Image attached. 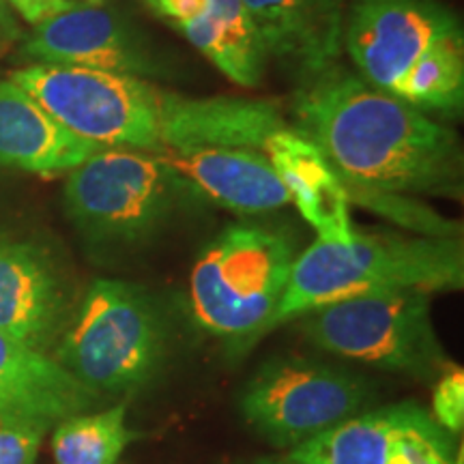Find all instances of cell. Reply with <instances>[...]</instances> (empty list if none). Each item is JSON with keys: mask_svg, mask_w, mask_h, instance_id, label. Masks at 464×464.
<instances>
[{"mask_svg": "<svg viewBox=\"0 0 464 464\" xmlns=\"http://www.w3.org/2000/svg\"><path fill=\"white\" fill-rule=\"evenodd\" d=\"M301 136L314 142L355 194L462 196V147L450 125L370 86L327 69L307 80L295 103Z\"/></svg>", "mask_w": 464, "mask_h": 464, "instance_id": "cell-1", "label": "cell"}, {"mask_svg": "<svg viewBox=\"0 0 464 464\" xmlns=\"http://www.w3.org/2000/svg\"><path fill=\"white\" fill-rule=\"evenodd\" d=\"M462 284L464 252L456 237L355 230L346 246L316 239L295 258L286 290L263 338L338 301L393 290L445 293L460 290Z\"/></svg>", "mask_w": 464, "mask_h": 464, "instance_id": "cell-2", "label": "cell"}, {"mask_svg": "<svg viewBox=\"0 0 464 464\" xmlns=\"http://www.w3.org/2000/svg\"><path fill=\"white\" fill-rule=\"evenodd\" d=\"M170 342V321L149 288L97 280L52 357L95 398L131 396L160 374Z\"/></svg>", "mask_w": 464, "mask_h": 464, "instance_id": "cell-3", "label": "cell"}, {"mask_svg": "<svg viewBox=\"0 0 464 464\" xmlns=\"http://www.w3.org/2000/svg\"><path fill=\"white\" fill-rule=\"evenodd\" d=\"M295 258V241L284 230L258 224L226 228L191 269L194 323L232 351L252 348L280 304Z\"/></svg>", "mask_w": 464, "mask_h": 464, "instance_id": "cell-4", "label": "cell"}, {"mask_svg": "<svg viewBox=\"0 0 464 464\" xmlns=\"http://www.w3.org/2000/svg\"><path fill=\"white\" fill-rule=\"evenodd\" d=\"M188 189L155 153L103 149L69 172L63 200L92 246L131 249L170 222Z\"/></svg>", "mask_w": 464, "mask_h": 464, "instance_id": "cell-5", "label": "cell"}, {"mask_svg": "<svg viewBox=\"0 0 464 464\" xmlns=\"http://www.w3.org/2000/svg\"><path fill=\"white\" fill-rule=\"evenodd\" d=\"M301 332L329 355L434 382L451 363L430 314V293L393 290L338 301L301 316Z\"/></svg>", "mask_w": 464, "mask_h": 464, "instance_id": "cell-6", "label": "cell"}, {"mask_svg": "<svg viewBox=\"0 0 464 464\" xmlns=\"http://www.w3.org/2000/svg\"><path fill=\"white\" fill-rule=\"evenodd\" d=\"M63 127L102 149L160 153V86L100 69L28 65L9 75Z\"/></svg>", "mask_w": 464, "mask_h": 464, "instance_id": "cell-7", "label": "cell"}, {"mask_svg": "<svg viewBox=\"0 0 464 464\" xmlns=\"http://www.w3.org/2000/svg\"><path fill=\"white\" fill-rule=\"evenodd\" d=\"M374 400L363 376L301 355L260 365L239 393L246 423L277 450H293L362 413Z\"/></svg>", "mask_w": 464, "mask_h": 464, "instance_id": "cell-8", "label": "cell"}, {"mask_svg": "<svg viewBox=\"0 0 464 464\" xmlns=\"http://www.w3.org/2000/svg\"><path fill=\"white\" fill-rule=\"evenodd\" d=\"M458 33L460 17L437 0H348L344 50L359 78L393 95L428 50Z\"/></svg>", "mask_w": 464, "mask_h": 464, "instance_id": "cell-9", "label": "cell"}, {"mask_svg": "<svg viewBox=\"0 0 464 464\" xmlns=\"http://www.w3.org/2000/svg\"><path fill=\"white\" fill-rule=\"evenodd\" d=\"M458 454L430 411L398 402L365 409L282 458L288 464H456Z\"/></svg>", "mask_w": 464, "mask_h": 464, "instance_id": "cell-10", "label": "cell"}, {"mask_svg": "<svg viewBox=\"0 0 464 464\" xmlns=\"http://www.w3.org/2000/svg\"><path fill=\"white\" fill-rule=\"evenodd\" d=\"M33 65L100 69L147 78L164 72L155 52L131 26L100 0L72 3L34 24L22 45Z\"/></svg>", "mask_w": 464, "mask_h": 464, "instance_id": "cell-11", "label": "cell"}, {"mask_svg": "<svg viewBox=\"0 0 464 464\" xmlns=\"http://www.w3.org/2000/svg\"><path fill=\"white\" fill-rule=\"evenodd\" d=\"M67 324V290L54 260L31 241L0 239V332L50 355Z\"/></svg>", "mask_w": 464, "mask_h": 464, "instance_id": "cell-12", "label": "cell"}, {"mask_svg": "<svg viewBox=\"0 0 464 464\" xmlns=\"http://www.w3.org/2000/svg\"><path fill=\"white\" fill-rule=\"evenodd\" d=\"M282 110L274 102L243 97H183L161 91L160 150L188 153L200 149L263 150L284 130Z\"/></svg>", "mask_w": 464, "mask_h": 464, "instance_id": "cell-13", "label": "cell"}, {"mask_svg": "<svg viewBox=\"0 0 464 464\" xmlns=\"http://www.w3.org/2000/svg\"><path fill=\"white\" fill-rule=\"evenodd\" d=\"M265 56L312 80L344 50L348 0H243Z\"/></svg>", "mask_w": 464, "mask_h": 464, "instance_id": "cell-14", "label": "cell"}, {"mask_svg": "<svg viewBox=\"0 0 464 464\" xmlns=\"http://www.w3.org/2000/svg\"><path fill=\"white\" fill-rule=\"evenodd\" d=\"M95 402L54 357L0 332V426L34 423L50 430Z\"/></svg>", "mask_w": 464, "mask_h": 464, "instance_id": "cell-15", "label": "cell"}, {"mask_svg": "<svg viewBox=\"0 0 464 464\" xmlns=\"http://www.w3.org/2000/svg\"><path fill=\"white\" fill-rule=\"evenodd\" d=\"M174 174L216 205L241 216H260L290 205L286 189L263 150L200 149L155 153Z\"/></svg>", "mask_w": 464, "mask_h": 464, "instance_id": "cell-16", "label": "cell"}, {"mask_svg": "<svg viewBox=\"0 0 464 464\" xmlns=\"http://www.w3.org/2000/svg\"><path fill=\"white\" fill-rule=\"evenodd\" d=\"M265 153L286 189L290 205L312 226L318 241L346 246L355 235L344 181L314 142L284 127L265 144Z\"/></svg>", "mask_w": 464, "mask_h": 464, "instance_id": "cell-17", "label": "cell"}, {"mask_svg": "<svg viewBox=\"0 0 464 464\" xmlns=\"http://www.w3.org/2000/svg\"><path fill=\"white\" fill-rule=\"evenodd\" d=\"M103 150L63 127L11 80H0V166L56 177Z\"/></svg>", "mask_w": 464, "mask_h": 464, "instance_id": "cell-18", "label": "cell"}, {"mask_svg": "<svg viewBox=\"0 0 464 464\" xmlns=\"http://www.w3.org/2000/svg\"><path fill=\"white\" fill-rule=\"evenodd\" d=\"M179 28L232 82H260L266 56L243 0H207L205 14Z\"/></svg>", "mask_w": 464, "mask_h": 464, "instance_id": "cell-19", "label": "cell"}, {"mask_svg": "<svg viewBox=\"0 0 464 464\" xmlns=\"http://www.w3.org/2000/svg\"><path fill=\"white\" fill-rule=\"evenodd\" d=\"M393 97L421 112L460 116L464 106V34H451L428 50L404 75Z\"/></svg>", "mask_w": 464, "mask_h": 464, "instance_id": "cell-20", "label": "cell"}, {"mask_svg": "<svg viewBox=\"0 0 464 464\" xmlns=\"http://www.w3.org/2000/svg\"><path fill=\"white\" fill-rule=\"evenodd\" d=\"M131 437L125 402L84 411L56 423L52 456L54 464H119Z\"/></svg>", "mask_w": 464, "mask_h": 464, "instance_id": "cell-21", "label": "cell"}, {"mask_svg": "<svg viewBox=\"0 0 464 464\" xmlns=\"http://www.w3.org/2000/svg\"><path fill=\"white\" fill-rule=\"evenodd\" d=\"M430 415L443 430L460 434L464 428V372L460 365L450 363L432 382Z\"/></svg>", "mask_w": 464, "mask_h": 464, "instance_id": "cell-22", "label": "cell"}, {"mask_svg": "<svg viewBox=\"0 0 464 464\" xmlns=\"http://www.w3.org/2000/svg\"><path fill=\"white\" fill-rule=\"evenodd\" d=\"M48 428L34 423L0 426V464H34Z\"/></svg>", "mask_w": 464, "mask_h": 464, "instance_id": "cell-23", "label": "cell"}, {"mask_svg": "<svg viewBox=\"0 0 464 464\" xmlns=\"http://www.w3.org/2000/svg\"><path fill=\"white\" fill-rule=\"evenodd\" d=\"M11 11L22 15L28 24H39V22L48 20V17L65 11L72 0H5Z\"/></svg>", "mask_w": 464, "mask_h": 464, "instance_id": "cell-24", "label": "cell"}, {"mask_svg": "<svg viewBox=\"0 0 464 464\" xmlns=\"http://www.w3.org/2000/svg\"><path fill=\"white\" fill-rule=\"evenodd\" d=\"M205 9L207 0H160L158 14L170 17L177 26H183L205 14Z\"/></svg>", "mask_w": 464, "mask_h": 464, "instance_id": "cell-25", "label": "cell"}, {"mask_svg": "<svg viewBox=\"0 0 464 464\" xmlns=\"http://www.w3.org/2000/svg\"><path fill=\"white\" fill-rule=\"evenodd\" d=\"M20 24H17L14 11L5 0H0V50L9 48L11 44L20 39Z\"/></svg>", "mask_w": 464, "mask_h": 464, "instance_id": "cell-26", "label": "cell"}, {"mask_svg": "<svg viewBox=\"0 0 464 464\" xmlns=\"http://www.w3.org/2000/svg\"><path fill=\"white\" fill-rule=\"evenodd\" d=\"M249 464H288L284 458H258V460H252Z\"/></svg>", "mask_w": 464, "mask_h": 464, "instance_id": "cell-27", "label": "cell"}, {"mask_svg": "<svg viewBox=\"0 0 464 464\" xmlns=\"http://www.w3.org/2000/svg\"><path fill=\"white\" fill-rule=\"evenodd\" d=\"M149 5H150V7H153L155 11L160 9V0H149Z\"/></svg>", "mask_w": 464, "mask_h": 464, "instance_id": "cell-28", "label": "cell"}]
</instances>
